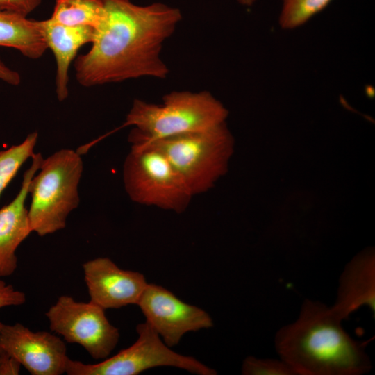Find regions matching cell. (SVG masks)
<instances>
[{"mask_svg": "<svg viewBox=\"0 0 375 375\" xmlns=\"http://www.w3.org/2000/svg\"><path fill=\"white\" fill-rule=\"evenodd\" d=\"M103 13L90 49L75 58L78 83L90 88L141 77L164 79L160 53L182 19L181 10L160 2L101 0Z\"/></svg>", "mask_w": 375, "mask_h": 375, "instance_id": "6da1fadb", "label": "cell"}, {"mask_svg": "<svg viewBox=\"0 0 375 375\" xmlns=\"http://www.w3.org/2000/svg\"><path fill=\"white\" fill-rule=\"evenodd\" d=\"M331 306L306 299L297 319L280 328L274 338L281 359L297 375H362L372 368L367 342L345 331Z\"/></svg>", "mask_w": 375, "mask_h": 375, "instance_id": "7a4b0ae2", "label": "cell"}, {"mask_svg": "<svg viewBox=\"0 0 375 375\" xmlns=\"http://www.w3.org/2000/svg\"><path fill=\"white\" fill-rule=\"evenodd\" d=\"M227 109L210 92L173 91L161 104L135 99L121 128L131 143L200 131L225 122Z\"/></svg>", "mask_w": 375, "mask_h": 375, "instance_id": "3957f363", "label": "cell"}, {"mask_svg": "<svg viewBox=\"0 0 375 375\" xmlns=\"http://www.w3.org/2000/svg\"><path fill=\"white\" fill-rule=\"evenodd\" d=\"M81 155L62 149L42 159L28 188L32 232L44 236L65 228L69 214L80 202L78 187L83 170Z\"/></svg>", "mask_w": 375, "mask_h": 375, "instance_id": "277c9868", "label": "cell"}, {"mask_svg": "<svg viewBox=\"0 0 375 375\" xmlns=\"http://www.w3.org/2000/svg\"><path fill=\"white\" fill-rule=\"evenodd\" d=\"M133 144L161 152L194 196L210 190L226 171L233 141L224 122L200 131Z\"/></svg>", "mask_w": 375, "mask_h": 375, "instance_id": "5b68a950", "label": "cell"}, {"mask_svg": "<svg viewBox=\"0 0 375 375\" xmlns=\"http://www.w3.org/2000/svg\"><path fill=\"white\" fill-rule=\"evenodd\" d=\"M123 181L133 201L177 213L186 210L193 196L167 158L146 145L131 144L124 163Z\"/></svg>", "mask_w": 375, "mask_h": 375, "instance_id": "8992f818", "label": "cell"}, {"mask_svg": "<svg viewBox=\"0 0 375 375\" xmlns=\"http://www.w3.org/2000/svg\"><path fill=\"white\" fill-rule=\"evenodd\" d=\"M138 338L129 347L97 364H85L68 358V375H136L157 367H174L198 375H215L217 372L192 356L172 351L149 323L136 327Z\"/></svg>", "mask_w": 375, "mask_h": 375, "instance_id": "52a82bcc", "label": "cell"}, {"mask_svg": "<svg viewBox=\"0 0 375 375\" xmlns=\"http://www.w3.org/2000/svg\"><path fill=\"white\" fill-rule=\"evenodd\" d=\"M46 316L52 331L69 343L82 346L94 359L108 358L119 341V331L107 319L105 309L91 301L62 295Z\"/></svg>", "mask_w": 375, "mask_h": 375, "instance_id": "ba28073f", "label": "cell"}, {"mask_svg": "<svg viewBox=\"0 0 375 375\" xmlns=\"http://www.w3.org/2000/svg\"><path fill=\"white\" fill-rule=\"evenodd\" d=\"M137 305L146 322L169 347L178 344L188 332L213 326L205 310L183 302L172 292L153 283H147Z\"/></svg>", "mask_w": 375, "mask_h": 375, "instance_id": "9c48e42d", "label": "cell"}, {"mask_svg": "<svg viewBox=\"0 0 375 375\" xmlns=\"http://www.w3.org/2000/svg\"><path fill=\"white\" fill-rule=\"evenodd\" d=\"M0 348L32 375L65 373L68 356L64 342L49 332H33L19 323L1 324Z\"/></svg>", "mask_w": 375, "mask_h": 375, "instance_id": "30bf717a", "label": "cell"}, {"mask_svg": "<svg viewBox=\"0 0 375 375\" xmlns=\"http://www.w3.org/2000/svg\"><path fill=\"white\" fill-rule=\"evenodd\" d=\"M83 269L90 301L105 310L137 305L147 285L142 274L124 270L106 257L85 262Z\"/></svg>", "mask_w": 375, "mask_h": 375, "instance_id": "8fae6325", "label": "cell"}, {"mask_svg": "<svg viewBox=\"0 0 375 375\" xmlns=\"http://www.w3.org/2000/svg\"><path fill=\"white\" fill-rule=\"evenodd\" d=\"M43 159L34 153L31 167L25 172L21 188L14 199L0 209V278L12 274L17 267L16 250L32 233L25 206L31 180Z\"/></svg>", "mask_w": 375, "mask_h": 375, "instance_id": "7c38bea8", "label": "cell"}, {"mask_svg": "<svg viewBox=\"0 0 375 375\" xmlns=\"http://www.w3.org/2000/svg\"><path fill=\"white\" fill-rule=\"evenodd\" d=\"M362 307L375 317V254L372 249L359 253L344 266L331 306L342 321Z\"/></svg>", "mask_w": 375, "mask_h": 375, "instance_id": "4fadbf2b", "label": "cell"}, {"mask_svg": "<svg viewBox=\"0 0 375 375\" xmlns=\"http://www.w3.org/2000/svg\"><path fill=\"white\" fill-rule=\"evenodd\" d=\"M42 31L48 49L53 52L56 62V92L60 101L69 94V69L79 49L92 43L95 29L90 26H70L41 20Z\"/></svg>", "mask_w": 375, "mask_h": 375, "instance_id": "5bb4252c", "label": "cell"}, {"mask_svg": "<svg viewBox=\"0 0 375 375\" xmlns=\"http://www.w3.org/2000/svg\"><path fill=\"white\" fill-rule=\"evenodd\" d=\"M0 47L15 49L30 59L41 58L48 49L41 20L0 10Z\"/></svg>", "mask_w": 375, "mask_h": 375, "instance_id": "9a60e30c", "label": "cell"}, {"mask_svg": "<svg viewBox=\"0 0 375 375\" xmlns=\"http://www.w3.org/2000/svg\"><path fill=\"white\" fill-rule=\"evenodd\" d=\"M101 0H56L52 22L70 26H90L96 29L103 17Z\"/></svg>", "mask_w": 375, "mask_h": 375, "instance_id": "2e32d148", "label": "cell"}, {"mask_svg": "<svg viewBox=\"0 0 375 375\" xmlns=\"http://www.w3.org/2000/svg\"><path fill=\"white\" fill-rule=\"evenodd\" d=\"M38 139V133L34 131L20 144L0 151V195L24 162L33 157Z\"/></svg>", "mask_w": 375, "mask_h": 375, "instance_id": "e0dca14e", "label": "cell"}, {"mask_svg": "<svg viewBox=\"0 0 375 375\" xmlns=\"http://www.w3.org/2000/svg\"><path fill=\"white\" fill-rule=\"evenodd\" d=\"M332 0H282L279 26L292 30L303 26L323 10Z\"/></svg>", "mask_w": 375, "mask_h": 375, "instance_id": "ac0fdd59", "label": "cell"}, {"mask_svg": "<svg viewBox=\"0 0 375 375\" xmlns=\"http://www.w3.org/2000/svg\"><path fill=\"white\" fill-rule=\"evenodd\" d=\"M243 375H297L286 362L279 358H258L247 356L242 365Z\"/></svg>", "mask_w": 375, "mask_h": 375, "instance_id": "d6986e66", "label": "cell"}, {"mask_svg": "<svg viewBox=\"0 0 375 375\" xmlns=\"http://www.w3.org/2000/svg\"><path fill=\"white\" fill-rule=\"evenodd\" d=\"M25 301L26 294L24 292L15 290L12 285L7 284L0 279V308L6 306H20ZM1 324L0 322V329Z\"/></svg>", "mask_w": 375, "mask_h": 375, "instance_id": "ffe728a7", "label": "cell"}, {"mask_svg": "<svg viewBox=\"0 0 375 375\" xmlns=\"http://www.w3.org/2000/svg\"><path fill=\"white\" fill-rule=\"evenodd\" d=\"M41 2L42 0H0V10L28 16Z\"/></svg>", "mask_w": 375, "mask_h": 375, "instance_id": "44dd1931", "label": "cell"}, {"mask_svg": "<svg viewBox=\"0 0 375 375\" xmlns=\"http://www.w3.org/2000/svg\"><path fill=\"white\" fill-rule=\"evenodd\" d=\"M21 364L5 351L0 349V375H17Z\"/></svg>", "mask_w": 375, "mask_h": 375, "instance_id": "7402d4cb", "label": "cell"}, {"mask_svg": "<svg viewBox=\"0 0 375 375\" xmlns=\"http://www.w3.org/2000/svg\"><path fill=\"white\" fill-rule=\"evenodd\" d=\"M0 80L13 86L21 83V76L15 70L8 67L0 57Z\"/></svg>", "mask_w": 375, "mask_h": 375, "instance_id": "603a6c76", "label": "cell"}, {"mask_svg": "<svg viewBox=\"0 0 375 375\" xmlns=\"http://www.w3.org/2000/svg\"><path fill=\"white\" fill-rule=\"evenodd\" d=\"M236 1L242 6L250 7V6H252L255 3L256 0H236Z\"/></svg>", "mask_w": 375, "mask_h": 375, "instance_id": "cb8c5ba5", "label": "cell"}]
</instances>
